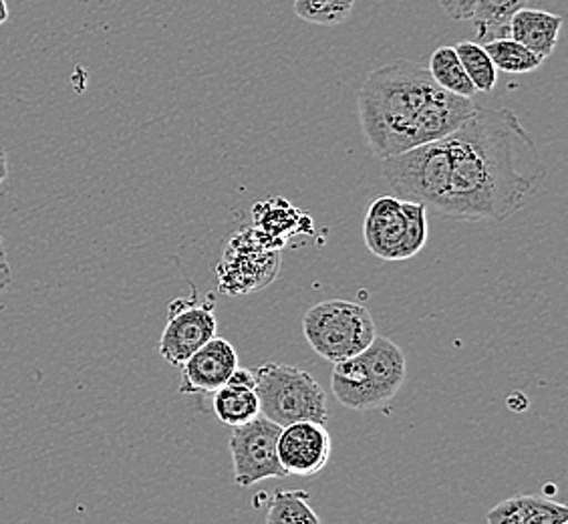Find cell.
Instances as JSON below:
<instances>
[{
    "mask_svg": "<svg viewBox=\"0 0 568 524\" xmlns=\"http://www.w3.org/2000/svg\"><path fill=\"white\" fill-rule=\"evenodd\" d=\"M448 192L444 219L503 222L528 204L547 165L513 111L476 105L470 118L444 138Z\"/></svg>",
    "mask_w": 568,
    "mask_h": 524,
    "instance_id": "cell-1",
    "label": "cell"
},
{
    "mask_svg": "<svg viewBox=\"0 0 568 524\" xmlns=\"http://www.w3.org/2000/svg\"><path fill=\"white\" fill-rule=\"evenodd\" d=\"M357 101L365 140L379 160L446 138L476 108L471 99L437 88L427 67L409 59L375 69Z\"/></svg>",
    "mask_w": 568,
    "mask_h": 524,
    "instance_id": "cell-2",
    "label": "cell"
},
{
    "mask_svg": "<svg viewBox=\"0 0 568 524\" xmlns=\"http://www.w3.org/2000/svg\"><path fill=\"white\" fill-rule=\"evenodd\" d=\"M407 360L392 339L375 335L365 350L337 361L331 373V390L343 407L367 412L389 404L402 390Z\"/></svg>",
    "mask_w": 568,
    "mask_h": 524,
    "instance_id": "cell-3",
    "label": "cell"
},
{
    "mask_svg": "<svg viewBox=\"0 0 568 524\" xmlns=\"http://www.w3.org/2000/svg\"><path fill=\"white\" fill-rule=\"evenodd\" d=\"M254 375L261 415L281 427L306 420L327 424V393L311 373L288 363L268 361Z\"/></svg>",
    "mask_w": 568,
    "mask_h": 524,
    "instance_id": "cell-4",
    "label": "cell"
},
{
    "mask_svg": "<svg viewBox=\"0 0 568 524\" xmlns=\"http://www.w3.org/2000/svg\"><path fill=\"white\" fill-rule=\"evenodd\" d=\"M427 208L397 196L375 198L363 222V241L382 261H407L427 242Z\"/></svg>",
    "mask_w": 568,
    "mask_h": 524,
    "instance_id": "cell-5",
    "label": "cell"
},
{
    "mask_svg": "<svg viewBox=\"0 0 568 524\" xmlns=\"http://www.w3.org/2000/svg\"><path fill=\"white\" fill-rule=\"evenodd\" d=\"M303 333L311 350L323 360L337 363L365 350L377 335V329L369 309L333 299L306 311Z\"/></svg>",
    "mask_w": 568,
    "mask_h": 524,
    "instance_id": "cell-6",
    "label": "cell"
},
{
    "mask_svg": "<svg viewBox=\"0 0 568 524\" xmlns=\"http://www.w3.org/2000/svg\"><path fill=\"white\" fill-rule=\"evenodd\" d=\"M283 244V239L271 236L256 226L239 232L229 242L219 264L220 289L242 295L268 286L281 271Z\"/></svg>",
    "mask_w": 568,
    "mask_h": 524,
    "instance_id": "cell-7",
    "label": "cell"
},
{
    "mask_svg": "<svg viewBox=\"0 0 568 524\" xmlns=\"http://www.w3.org/2000/svg\"><path fill=\"white\" fill-rule=\"evenodd\" d=\"M278 434L281 426L264 415L241 426H232L229 449L234 464V482L239 486L248 488L256 482L286 476L276 454Z\"/></svg>",
    "mask_w": 568,
    "mask_h": 524,
    "instance_id": "cell-8",
    "label": "cell"
},
{
    "mask_svg": "<svg viewBox=\"0 0 568 524\" xmlns=\"http://www.w3.org/2000/svg\"><path fill=\"white\" fill-rule=\"evenodd\" d=\"M216 315L214 296L209 295L204 303H197L196 289L192 296H178L168 306V323L160 337V355L172 367H182L204 343L216 337Z\"/></svg>",
    "mask_w": 568,
    "mask_h": 524,
    "instance_id": "cell-9",
    "label": "cell"
},
{
    "mask_svg": "<svg viewBox=\"0 0 568 524\" xmlns=\"http://www.w3.org/2000/svg\"><path fill=\"white\" fill-rule=\"evenodd\" d=\"M331 436L321 422H295L281 427L276 454L286 476L308 478L325 468L331 460Z\"/></svg>",
    "mask_w": 568,
    "mask_h": 524,
    "instance_id": "cell-10",
    "label": "cell"
},
{
    "mask_svg": "<svg viewBox=\"0 0 568 524\" xmlns=\"http://www.w3.org/2000/svg\"><path fill=\"white\" fill-rule=\"evenodd\" d=\"M239 367V355L226 339L212 337L182 365L180 393H214Z\"/></svg>",
    "mask_w": 568,
    "mask_h": 524,
    "instance_id": "cell-11",
    "label": "cell"
},
{
    "mask_svg": "<svg viewBox=\"0 0 568 524\" xmlns=\"http://www.w3.org/2000/svg\"><path fill=\"white\" fill-rule=\"evenodd\" d=\"M214 414L226 426H241L261 415V402L256 393V375L251 370L236 367L224 383L214 392Z\"/></svg>",
    "mask_w": 568,
    "mask_h": 524,
    "instance_id": "cell-12",
    "label": "cell"
},
{
    "mask_svg": "<svg viewBox=\"0 0 568 524\" xmlns=\"http://www.w3.org/2000/svg\"><path fill=\"white\" fill-rule=\"evenodd\" d=\"M490 524H567L568 508L545 496H513L486 514Z\"/></svg>",
    "mask_w": 568,
    "mask_h": 524,
    "instance_id": "cell-13",
    "label": "cell"
},
{
    "mask_svg": "<svg viewBox=\"0 0 568 524\" xmlns=\"http://www.w3.org/2000/svg\"><path fill=\"white\" fill-rule=\"evenodd\" d=\"M560 27L562 17L525 7L514 14L508 37L525 44L526 49H530L536 56L547 59L557 49Z\"/></svg>",
    "mask_w": 568,
    "mask_h": 524,
    "instance_id": "cell-14",
    "label": "cell"
},
{
    "mask_svg": "<svg viewBox=\"0 0 568 524\" xmlns=\"http://www.w3.org/2000/svg\"><path fill=\"white\" fill-rule=\"evenodd\" d=\"M525 7L528 0H478L470 17L476 39L488 43L508 37L514 14Z\"/></svg>",
    "mask_w": 568,
    "mask_h": 524,
    "instance_id": "cell-15",
    "label": "cell"
},
{
    "mask_svg": "<svg viewBox=\"0 0 568 524\" xmlns=\"http://www.w3.org/2000/svg\"><path fill=\"white\" fill-rule=\"evenodd\" d=\"M429 75L436 81L437 88L459 95V98L474 99L478 93L471 85L470 77L464 71V66L459 61L458 53L454 47H439L429 57Z\"/></svg>",
    "mask_w": 568,
    "mask_h": 524,
    "instance_id": "cell-16",
    "label": "cell"
},
{
    "mask_svg": "<svg viewBox=\"0 0 568 524\" xmlns=\"http://www.w3.org/2000/svg\"><path fill=\"white\" fill-rule=\"evenodd\" d=\"M484 49L493 59L496 69H500L504 73H513V75H523V73L536 71L545 61L542 57H538L530 49H526L525 44L514 41L513 37L488 41L484 44Z\"/></svg>",
    "mask_w": 568,
    "mask_h": 524,
    "instance_id": "cell-17",
    "label": "cell"
},
{
    "mask_svg": "<svg viewBox=\"0 0 568 524\" xmlns=\"http://www.w3.org/2000/svg\"><path fill=\"white\" fill-rule=\"evenodd\" d=\"M308 501H311L308 491H276L268 506L266 523H321V518L311 508Z\"/></svg>",
    "mask_w": 568,
    "mask_h": 524,
    "instance_id": "cell-18",
    "label": "cell"
},
{
    "mask_svg": "<svg viewBox=\"0 0 568 524\" xmlns=\"http://www.w3.org/2000/svg\"><path fill=\"white\" fill-rule=\"evenodd\" d=\"M458 53L464 71L470 77L471 85L480 93H490L498 83V69L486 53L484 44L474 41H462L454 47Z\"/></svg>",
    "mask_w": 568,
    "mask_h": 524,
    "instance_id": "cell-19",
    "label": "cell"
},
{
    "mask_svg": "<svg viewBox=\"0 0 568 524\" xmlns=\"http://www.w3.org/2000/svg\"><path fill=\"white\" fill-rule=\"evenodd\" d=\"M355 7V0H295L298 19L323 27H335L347 21Z\"/></svg>",
    "mask_w": 568,
    "mask_h": 524,
    "instance_id": "cell-20",
    "label": "cell"
},
{
    "mask_svg": "<svg viewBox=\"0 0 568 524\" xmlns=\"http://www.w3.org/2000/svg\"><path fill=\"white\" fill-rule=\"evenodd\" d=\"M437 2L452 21H470L471 12H474L478 0H437Z\"/></svg>",
    "mask_w": 568,
    "mask_h": 524,
    "instance_id": "cell-21",
    "label": "cell"
},
{
    "mask_svg": "<svg viewBox=\"0 0 568 524\" xmlns=\"http://www.w3.org/2000/svg\"><path fill=\"white\" fill-rule=\"evenodd\" d=\"M12 283L11 264L7 259V251H4V244H2V236H0V295L9 289V284Z\"/></svg>",
    "mask_w": 568,
    "mask_h": 524,
    "instance_id": "cell-22",
    "label": "cell"
},
{
    "mask_svg": "<svg viewBox=\"0 0 568 524\" xmlns=\"http://www.w3.org/2000/svg\"><path fill=\"white\" fill-rule=\"evenodd\" d=\"M9 175V164H7V153L0 150V184L7 180Z\"/></svg>",
    "mask_w": 568,
    "mask_h": 524,
    "instance_id": "cell-23",
    "label": "cell"
},
{
    "mask_svg": "<svg viewBox=\"0 0 568 524\" xmlns=\"http://www.w3.org/2000/svg\"><path fill=\"white\" fill-rule=\"evenodd\" d=\"M9 21V4L7 0H0V24Z\"/></svg>",
    "mask_w": 568,
    "mask_h": 524,
    "instance_id": "cell-24",
    "label": "cell"
}]
</instances>
